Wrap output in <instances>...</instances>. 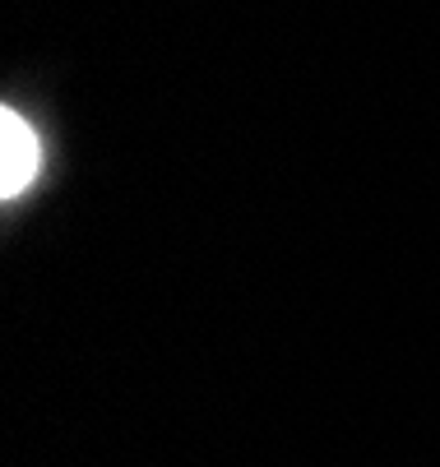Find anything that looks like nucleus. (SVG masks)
I'll return each mask as SVG.
<instances>
[{
    "mask_svg": "<svg viewBox=\"0 0 440 467\" xmlns=\"http://www.w3.org/2000/svg\"><path fill=\"white\" fill-rule=\"evenodd\" d=\"M37 176V135L19 111H0V194L15 199Z\"/></svg>",
    "mask_w": 440,
    "mask_h": 467,
    "instance_id": "f257e3e1",
    "label": "nucleus"
}]
</instances>
